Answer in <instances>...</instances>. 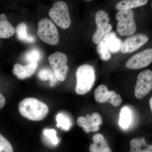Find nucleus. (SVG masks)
Returning a JSON list of instances; mask_svg holds the SVG:
<instances>
[{"mask_svg": "<svg viewBox=\"0 0 152 152\" xmlns=\"http://www.w3.org/2000/svg\"><path fill=\"white\" fill-rule=\"evenodd\" d=\"M19 111L23 116L31 121H42L49 113V108L45 104L33 98H27L19 104Z\"/></svg>", "mask_w": 152, "mask_h": 152, "instance_id": "nucleus-1", "label": "nucleus"}, {"mask_svg": "<svg viewBox=\"0 0 152 152\" xmlns=\"http://www.w3.org/2000/svg\"><path fill=\"white\" fill-rule=\"evenodd\" d=\"M77 84L75 91L77 94L84 95L91 89L96 80L94 68L89 64L80 66L76 72Z\"/></svg>", "mask_w": 152, "mask_h": 152, "instance_id": "nucleus-2", "label": "nucleus"}, {"mask_svg": "<svg viewBox=\"0 0 152 152\" xmlns=\"http://www.w3.org/2000/svg\"><path fill=\"white\" fill-rule=\"evenodd\" d=\"M121 42L114 32L107 34L98 44L97 50L100 58L103 61L110 60L111 53H117L121 50Z\"/></svg>", "mask_w": 152, "mask_h": 152, "instance_id": "nucleus-3", "label": "nucleus"}, {"mask_svg": "<svg viewBox=\"0 0 152 152\" xmlns=\"http://www.w3.org/2000/svg\"><path fill=\"white\" fill-rule=\"evenodd\" d=\"M115 18L118 21L117 32L120 36L130 37L135 33L137 26L132 10H120L116 15Z\"/></svg>", "mask_w": 152, "mask_h": 152, "instance_id": "nucleus-4", "label": "nucleus"}, {"mask_svg": "<svg viewBox=\"0 0 152 152\" xmlns=\"http://www.w3.org/2000/svg\"><path fill=\"white\" fill-rule=\"evenodd\" d=\"M37 33L39 38L46 44L55 46L58 43L59 37L58 29L50 19H41L38 23Z\"/></svg>", "mask_w": 152, "mask_h": 152, "instance_id": "nucleus-5", "label": "nucleus"}, {"mask_svg": "<svg viewBox=\"0 0 152 152\" xmlns=\"http://www.w3.org/2000/svg\"><path fill=\"white\" fill-rule=\"evenodd\" d=\"M49 15L55 23L61 28L67 29L71 24V20L67 5L63 1L54 3L49 10Z\"/></svg>", "mask_w": 152, "mask_h": 152, "instance_id": "nucleus-6", "label": "nucleus"}, {"mask_svg": "<svg viewBox=\"0 0 152 152\" xmlns=\"http://www.w3.org/2000/svg\"><path fill=\"white\" fill-rule=\"evenodd\" d=\"M48 60L57 79L60 81H64L69 71L67 57L65 54L56 52L49 56Z\"/></svg>", "mask_w": 152, "mask_h": 152, "instance_id": "nucleus-7", "label": "nucleus"}, {"mask_svg": "<svg viewBox=\"0 0 152 152\" xmlns=\"http://www.w3.org/2000/svg\"><path fill=\"white\" fill-rule=\"evenodd\" d=\"M109 20L110 18L106 12L102 10L97 12L95 15L96 30L92 37L94 43L98 45L105 36L110 32L113 27L109 24Z\"/></svg>", "mask_w": 152, "mask_h": 152, "instance_id": "nucleus-8", "label": "nucleus"}, {"mask_svg": "<svg viewBox=\"0 0 152 152\" xmlns=\"http://www.w3.org/2000/svg\"><path fill=\"white\" fill-rule=\"evenodd\" d=\"M152 90V71L147 69L139 73L134 88L138 99H142Z\"/></svg>", "mask_w": 152, "mask_h": 152, "instance_id": "nucleus-9", "label": "nucleus"}, {"mask_svg": "<svg viewBox=\"0 0 152 152\" xmlns=\"http://www.w3.org/2000/svg\"><path fill=\"white\" fill-rule=\"evenodd\" d=\"M94 97L96 102L99 103L109 102L114 107H118L122 103V99L119 94L114 91L108 90L107 87L101 85L95 90Z\"/></svg>", "mask_w": 152, "mask_h": 152, "instance_id": "nucleus-10", "label": "nucleus"}, {"mask_svg": "<svg viewBox=\"0 0 152 152\" xmlns=\"http://www.w3.org/2000/svg\"><path fill=\"white\" fill-rule=\"evenodd\" d=\"M152 63V48L147 49L130 58L126 63V66L131 69H140Z\"/></svg>", "mask_w": 152, "mask_h": 152, "instance_id": "nucleus-11", "label": "nucleus"}, {"mask_svg": "<svg viewBox=\"0 0 152 152\" xmlns=\"http://www.w3.org/2000/svg\"><path fill=\"white\" fill-rule=\"evenodd\" d=\"M77 124L79 127L83 128L86 133L94 132L99 130L102 119L99 113H94L91 115L87 114L86 117H79L77 119Z\"/></svg>", "mask_w": 152, "mask_h": 152, "instance_id": "nucleus-12", "label": "nucleus"}, {"mask_svg": "<svg viewBox=\"0 0 152 152\" xmlns=\"http://www.w3.org/2000/svg\"><path fill=\"white\" fill-rule=\"evenodd\" d=\"M149 38L145 34H137L127 38L121 44V50L126 54L135 51L146 43Z\"/></svg>", "mask_w": 152, "mask_h": 152, "instance_id": "nucleus-13", "label": "nucleus"}, {"mask_svg": "<svg viewBox=\"0 0 152 152\" xmlns=\"http://www.w3.org/2000/svg\"><path fill=\"white\" fill-rule=\"evenodd\" d=\"M37 67V62L30 63L25 66L16 64L14 66L13 73L18 78L24 80L32 75L35 72Z\"/></svg>", "mask_w": 152, "mask_h": 152, "instance_id": "nucleus-14", "label": "nucleus"}, {"mask_svg": "<svg viewBox=\"0 0 152 152\" xmlns=\"http://www.w3.org/2000/svg\"><path fill=\"white\" fill-rule=\"evenodd\" d=\"M93 143L89 147L90 152H112L104 137L100 133L93 137Z\"/></svg>", "mask_w": 152, "mask_h": 152, "instance_id": "nucleus-15", "label": "nucleus"}, {"mask_svg": "<svg viewBox=\"0 0 152 152\" xmlns=\"http://www.w3.org/2000/svg\"><path fill=\"white\" fill-rule=\"evenodd\" d=\"M15 30L4 14L0 15V38L8 39L13 36Z\"/></svg>", "mask_w": 152, "mask_h": 152, "instance_id": "nucleus-16", "label": "nucleus"}, {"mask_svg": "<svg viewBox=\"0 0 152 152\" xmlns=\"http://www.w3.org/2000/svg\"><path fill=\"white\" fill-rule=\"evenodd\" d=\"M130 152H152V145H148L143 137L131 140Z\"/></svg>", "mask_w": 152, "mask_h": 152, "instance_id": "nucleus-17", "label": "nucleus"}, {"mask_svg": "<svg viewBox=\"0 0 152 152\" xmlns=\"http://www.w3.org/2000/svg\"><path fill=\"white\" fill-rule=\"evenodd\" d=\"M148 0H123L117 3L116 9L119 10H132L146 4Z\"/></svg>", "mask_w": 152, "mask_h": 152, "instance_id": "nucleus-18", "label": "nucleus"}, {"mask_svg": "<svg viewBox=\"0 0 152 152\" xmlns=\"http://www.w3.org/2000/svg\"><path fill=\"white\" fill-rule=\"evenodd\" d=\"M15 32L17 38L19 40L28 43H33L35 41L34 37L28 34L27 26L25 23H21L18 25Z\"/></svg>", "mask_w": 152, "mask_h": 152, "instance_id": "nucleus-19", "label": "nucleus"}, {"mask_svg": "<svg viewBox=\"0 0 152 152\" xmlns=\"http://www.w3.org/2000/svg\"><path fill=\"white\" fill-rule=\"evenodd\" d=\"M56 126L63 130L67 132L69 130L72 126V121L70 117L64 113L61 112L56 117Z\"/></svg>", "mask_w": 152, "mask_h": 152, "instance_id": "nucleus-20", "label": "nucleus"}, {"mask_svg": "<svg viewBox=\"0 0 152 152\" xmlns=\"http://www.w3.org/2000/svg\"><path fill=\"white\" fill-rule=\"evenodd\" d=\"M132 113L130 110L127 107H124L121 110L120 114L119 124L120 126L124 129H127L132 123Z\"/></svg>", "mask_w": 152, "mask_h": 152, "instance_id": "nucleus-21", "label": "nucleus"}, {"mask_svg": "<svg viewBox=\"0 0 152 152\" xmlns=\"http://www.w3.org/2000/svg\"><path fill=\"white\" fill-rule=\"evenodd\" d=\"M38 75L41 80L44 81L49 80L51 86H54L58 81V79L53 71L48 68L42 69L39 71Z\"/></svg>", "mask_w": 152, "mask_h": 152, "instance_id": "nucleus-22", "label": "nucleus"}, {"mask_svg": "<svg viewBox=\"0 0 152 152\" xmlns=\"http://www.w3.org/2000/svg\"><path fill=\"white\" fill-rule=\"evenodd\" d=\"M42 55L39 50L37 48L31 49L24 55L25 60L28 63H38L41 60Z\"/></svg>", "mask_w": 152, "mask_h": 152, "instance_id": "nucleus-23", "label": "nucleus"}, {"mask_svg": "<svg viewBox=\"0 0 152 152\" xmlns=\"http://www.w3.org/2000/svg\"><path fill=\"white\" fill-rule=\"evenodd\" d=\"M44 136L50 142L54 145H56L59 142L57 136V132L53 129H45L43 131Z\"/></svg>", "mask_w": 152, "mask_h": 152, "instance_id": "nucleus-24", "label": "nucleus"}, {"mask_svg": "<svg viewBox=\"0 0 152 152\" xmlns=\"http://www.w3.org/2000/svg\"><path fill=\"white\" fill-rule=\"evenodd\" d=\"M0 152H14L10 142L0 134Z\"/></svg>", "mask_w": 152, "mask_h": 152, "instance_id": "nucleus-25", "label": "nucleus"}, {"mask_svg": "<svg viewBox=\"0 0 152 152\" xmlns=\"http://www.w3.org/2000/svg\"><path fill=\"white\" fill-rule=\"evenodd\" d=\"M6 103V99L4 96L0 93V109L2 108Z\"/></svg>", "mask_w": 152, "mask_h": 152, "instance_id": "nucleus-26", "label": "nucleus"}, {"mask_svg": "<svg viewBox=\"0 0 152 152\" xmlns=\"http://www.w3.org/2000/svg\"><path fill=\"white\" fill-rule=\"evenodd\" d=\"M149 104L150 107H151V110L152 113V96L151 97V99H150Z\"/></svg>", "mask_w": 152, "mask_h": 152, "instance_id": "nucleus-27", "label": "nucleus"}, {"mask_svg": "<svg viewBox=\"0 0 152 152\" xmlns=\"http://www.w3.org/2000/svg\"><path fill=\"white\" fill-rule=\"evenodd\" d=\"M85 1H91V0H85Z\"/></svg>", "mask_w": 152, "mask_h": 152, "instance_id": "nucleus-28", "label": "nucleus"}, {"mask_svg": "<svg viewBox=\"0 0 152 152\" xmlns=\"http://www.w3.org/2000/svg\"></svg>", "mask_w": 152, "mask_h": 152, "instance_id": "nucleus-29", "label": "nucleus"}, {"mask_svg": "<svg viewBox=\"0 0 152 152\" xmlns=\"http://www.w3.org/2000/svg\"><path fill=\"white\" fill-rule=\"evenodd\" d=\"M0 43H1V42H0Z\"/></svg>", "mask_w": 152, "mask_h": 152, "instance_id": "nucleus-30", "label": "nucleus"}]
</instances>
